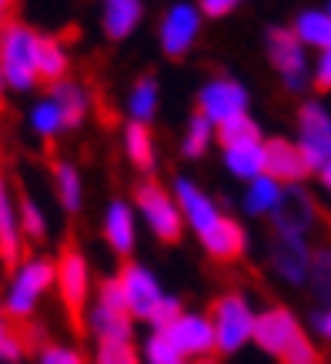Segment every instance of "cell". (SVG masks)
I'll return each mask as SVG.
<instances>
[{
    "label": "cell",
    "mask_w": 331,
    "mask_h": 364,
    "mask_svg": "<svg viewBox=\"0 0 331 364\" xmlns=\"http://www.w3.org/2000/svg\"><path fill=\"white\" fill-rule=\"evenodd\" d=\"M33 364H90V358L80 351L78 344H67V341H51L47 338L37 354H33Z\"/></svg>",
    "instance_id": "38"
},
{
    "label": "cell",
    "mask_w": 331,
    "mask_h": 364,
    "mask_svg": "<svg viewBox=\"0 0 331 364\" xmlns=\"http://www.w3.org/2000/svg\"><path fill=\"white\" fill-rule=\"evenodd\" d=\"M311 254H315V241H305L295 234L271 231L265 241V264L271 277L281 281L285 287H295V291H305V284H308Z\"/></svg>",
    "instance_id": "10"
},
{
    "label": "cell",
    "mask_w": 331,
    "mask_h": 364,
    "mask_svg": "<svg viewBox=\"0 0 331 364\" xmlns=\"http://www.w3.org/2000/svg\"><path fill=\"white\" fill-rule=\"evenodd\" d=\"M194 114L221 127L234 117L251 114V90L244 87L241 77H234L228 70H214L201 80L198 94H194Z\"/></svg>",
    "instance_id": "6"
},
{
    "label": "cell",
    "mask_w": 331,
    "mask_h": 364,
    "mask_svg": "<svg viewBox=\"0 0 331 364\" xmlns=\"http://www.w3.org/2000/svg\"><path fill=\"white\" fill-rule=\"evenodd\" d=\"M27 257V241L21 231V218H17V194L11 191L7 171L0 164V267L11 277Z\"/></svg>",
    "instance_id": "19"
},
{
    "label": "cell",
    "mask_w": 331,
    "mask_h": 364,
    "mask_svg": "<svg viewBox=\"0 0 331 364\" xmlns=\"http://www.w3.org/2000/svg\"><path fill=\"white\" fill-rule=\"evenodd\" d=\"M47 97L61 107L67 131L84 127V121L90 117V94H88V87H84L80 80H74V77L61 80V84H54V87H47Z\"/></svg>",
    "instance_id": "26"
},
{
    "label": "cell",
    "mask_w": 331,
    "mask_h": 364,
    "mask_svg": "<svg viewBox=\"0 0 331 364\" xmlns=\"http://www.w3.org/2000/svg\"><path fill=\"white\" fill-rule=\"evenodd\" d=\"M305 291H308V298L315 301V308H331V244L328 241L315 244Z\"/></svg>",
    "instance_id": "31"
},
{
    "label": "cell",
    "mask_w": 331,
    "mask_h": 364,
    "mask_svg": "<svg viewBox=\"0 0 331 364\" xmlns=\"http://www.w3.org/2000/svg\"><path fill=\"white\" fill-rule=\"evenodd\" d=\"M221 164L224 171L241 181V184H251L265 174V144L258 147H234V151H221Z\"/></svg>",
    "instance_id": "33"
},
{
    "label": "cell",
    "mask_w": 331,
    "mask_h": 364,
    "mask_svg": "<svg viewBox=\"0 0 331 364\" xmlns=\"http://www.w3.org/2000/svg\"><path fill=\"white\" fill-rule=\"evenodd\" d=\"M321 228H325V208H321V200L308 188H288L285 198H281V208L271 218V231L295 234V237L311 241Z\"/></svg>",
    "instance_id": "14"
},
{
    "label": "cell",
    "mask_w": 331,
    "mask_h": 364,
    "mask_svg": "<svg viewBox=\"0 0 331 364\" xmlns=\"http://www.w3.org/2000/svg\"><path fill=\"white\" fill-rule=\"evenodd\" d=\"M201 241V251H204V257H208L211 264L218 267H234L241 264L244 257H248V251H251V237H248V228H244L234 214H224L214 228H211L204 237H198Z\"/></svg>",
    "instance_id": "17"
},
{
    "label": "cell",
    "mask_w": 331,
    "mask_h": 364,
    "mask_svg": "<svg viewBox=\"0 0 331 364\" xmlns=\"http://www.w3.org/2000/svg\"><path fill=\"white\" fill-rule=\"evenodd\" d=\"M17 21V4H11V0H0V31L7 27V23Z\"/></svg>",
    "instance_id": "43"
},
{
    "label": "cell",
    "mask_w": 331,
    "mask_h": 364,
    "mask_svg": "<svg viewBox=\"0 0 331 364\" xmlns=\"http://www.w3.org/2000/svg\"><path fill=\"white\" fill-rule=\"evenodd\" d=\"M184 298L181 294H167L164 301H161V308L154 311V318L147 321L151 324V331H171L177 321H181V314H184Z\"/></svg>",
    "instance_id": "39"
},
{
    "label": "cell",
    "mask_w": 331,
    "mask_h": 364,
    "mask_svg": "<svg viewBox=\"0 0 331 364\" xmlns=\"http://www.w3.org/2000/svg\"><path fill=\"white\" fill-rule=\"evenodd\" d=\"M141 358L144 364H184L181 351L174 348L171 334L167 331H151L144 338V348H141Z\"/></svg>",
    "instance_id": "37"
},
{
    "label": "cell",
    "mask_w": 331,
    "mask_h": 364,
    "mask_svg": "<svg viewBox=\"0 0 331 364\" xmlns=\"http://www.w3.org/2000/svg\"><path fill=\"white\" fill-rule=\"evenodd\" d=\"M325 364H331V361H325Z\"/></svg>",
    "instance_id": "47"
},
{
    "label": "cell",
    "mask_w": 331,
    "mask_h": 364,
    "mask_svg": "<svg viewBox=\"0 0 331 364\" xmlns=\"http://www.w3.org/2000/svg\"><path fill=\"white\" fill-rule=\"evenodd\" d=\"M201 31H204V17H201L198 4H184V0L167 4L157 17V50L164 60L177 64L198 47Z\"/></svg>",
    "instance_id": "9"
},
{
    "label": "cell",
    "mask_w": 331,
    "mask_h": 364,
    "mask_svg": "<svg viewBox=\"0 0 331 364\" xmlns=\"http://www.w3.org/2000/svg\"><path fill=\"white\" fill-rule=\"evenodd\" d=\"M218 144V127L211 121H204L201 114H191L184 121V131H181V141H177V154L188 164H198L211 154V147Z\"/></svg>",
    "instance_id": "30"
},
{
    "label": "cell",
    "mask_w": 331,
    "mask_h": 364,
    "mask_svg": "<svg viewBox=\"0 0 331 364\" xmlns=\"http://www.w3.org/2000/svg\"><path fill=\"white\" fill-rule=\"evenodd\" d=\"M171 191H174L177 198V208H181V214H184V224H188L191 234H198V237H204V234L214 228V224L228 214V210H221V204L214 198H211L208 191L201 188L194 177L188 174H177L174 181H171Z\"/></svg>",
    "instance_id": "15"
},
{
    "label": "cell",
    "mask_w": 331,
    "mask_h": 364,
    "mask_svg": "<svg viewBox=\"0 0 331 364\" xmlns=\"http://www.w3.org/2000/svg\"><path fill=\"white\" fill-rule=\"evenodd\" d=\"M208 318L214 324V338H218V358L228 361L234 354H241L248 344H254V321L258 308L241 287H224L218 291L208 304Z\"/></svg>",
    "instance_id": "4"
},
{
    "label": "cell",
    "mask_w": 331,
    "mask_h": 364,
    "mask_svg": "<svg viewBox=\"0 0 331 364\" xmlns=\"http://www.w3.org/2000/svg\"><path fill=\"white\" fill-rule=\"evenodd\" d=\"M44 341L47 338L33 334V324H21L0 311V364H23V358H33Z\"/></svg>",
    "instance_id": "23"
},
{
    "label": "cell",
    "mask_w": 331,
    "mask_h": 364,
    "mask_svg": "<svg viewBox=\"0 0 331 364\" xmlns=\"http://www.w3.org/2000/svg\"><path fill=\"white\" fill-rule=\"evenodd\" d=\"M124 111H127V121L154 127V117L161 114V77L154 70H141L131 80V87L124 94Z\"/></svg>",
    "instance_id": "22"
},
{
    "label": "cell",
    "mask_w": 331,
    "mask_h": 364,
    "mask_svg": "<svg viewBox=\"0 0 331 364\" xmlns=\"http://www.w3.org/2000/svg\"><path fill=\"white\" fill-rule=\"evenodd\" d=\"M134 324L137 321L127 311L117 274L100 277L94 287V301H90L88 334H94V341H134Z\"/></svg>",
    "instance_id": "8"
},
{
    "label": "cell",
    "mask_w": 331,
    "mask_h": 364,
    "mask_svg": "<svg viewBox=\"0 0 331 364\" xmlns=\"http://www.w3.org/2000/svg\"><path fill=\"white\" fill-rule=\"evenodd\" d=\"M295 141H298L301 154L308 157L311 174H318L331 161V111L318 97L298 104V111H295Z\"/></svg>",
    "instance_id": "12"
},
{
    "label": "cell",
    "mask_w": 331,
    "mask_h": 364,
    "mask_svg": "<svg viewBox=\"0 0 331 364\" xmlns=\"http://www.w3.org/2000/svg\"><path fill=\"white\" fill-rule=\"evenodd\" d=\"M57 264V301H61V314H64L67 328L78 334H88V314H90V301H94V271H90V261L84 247L78 244L74 234H67L61 247L54 254Z\"/></svg>",
    "instance_id": "1"
},
{
    "label": "cell",
    "mask_w": 331,
    "mask_h": 364,
    "mask_svg": "<svg viewBox=\"0 0 331 364\" xmlns=\"http://www.w3.org/2000/svg\"><path fill=\"white\" fill-rule=\"evenodd\" d=\"M285 191L275 177L261 174L258 181L251 184H244V194H241V210L254 221H271L275 218V210L281 208V198H285Z\"/></svg>",
    "instance_id": "28"
},
{
    "label": "cell",
    "mask_w": 331,
    "mask_h": 364,
    "mask_svg": "<svg viewBox=\"0 0 331 364\" xmlns=\"http://www.w3.org/2000/svg\"><path fill=\"white\" fill-rule=\"evenodd\" d=\"M117 284H121V294L127 301V311H131L134 321H147L154 318V311L161 308V301L167 298V291L161 287V277L151 264H144V261H124L117 271Z\"/></svg>",
    "instance_id": "11"
},
{
    "label": "cell",
    "mask_w": 331,
    "mask_h": 364,
    "mask_svg": "<svg viewBox=\"0 0 331 364\" xmlns=\"http://www.w3.org/2000/svg\"><path fill=\"white\" fill-rule=\"evenodd\" d=\"M17 218H21V231L27 244H47L51 237V228H47V214L37 200L27 194V188H17Z\"/></svg>",
    "instance_id": "35"
},
{
    "label": "cell",
    "mask_w": 331,
    "mask_h": 364,
    "mask_svg": "<svg viewBox=\"0 0 331 364\" xmlns=\"http://www.w3.org/2000/svg\"><path fill=\"white\" fill-rule=\"evenodd\" d=\"M100 241L107 244V251L121 264L134 261V251H137V210H134L131 200H107V208L100 214Z\"/></svg>",
    "instance_id": "18"
},
{
    "label": "cell",
    "mask_w": 331,
    "mask_h": 364,
    "mask_svg": "<svg viewBox=\"0 0 331 364\" xmlns=\"http://www.w3.org/2000/svg\"><path fill=\"white\" fill-rule=\"evenodd\" d=\"M37 77L44 87H54L61 80L70 77V54L61 37L54 33H41V47H37Z\"/></svg>",
    "instance_id": "29"
},
{
    "label": "cell",
    "mask_w": 331,
    "mask_h": 364,
    "mask_svg": "<svg viewBox=\"0 0 331 364\" xmlns=\"http://www.w3.org/2000/svg\"><path fill=\"white\" fill-rule=\"evenodd\" d=\"M311 90H315L318 97L331 94V47H325V50L315 54V60H311Z\"/></svg>",
    "instance_id": "40"
},
{
    "label": "cell",
    "mask_w": 331,
    "mask_h": 364,
    "mask_svg": "<svg viewBox=\"0 0 331 364\" xmlns=\"http://www.w3.org/2000/svg\"><path fill=\"white\" fill-rule=\"evenodd\" d=\"M37 47H41V31L31 27L27 21H21V17L0 31V70H4L7 90L31 94V90L41 87Z\"/></svg>",
    "instance_id": "5"
},
{
    "label": "cell",
    "mask_w": 331,
    "mask_h": 364,
    "mask_svg": "<svg viewBox=\"0 0 331 364\" xmlns=\"http://www.w3.org/2000/svg\"><path fill=\"white\" fill-rule=\"evenodd\" d=\"M27 124H31L33 137H37V141H44L47 147H51L61 134H67L64 114H61V107H57L47 94H44V97H37L31 104V111H27Z\"/></svg>",
    "instance_id": "32"
},
{
    "label": "cell",
    "mask_w": 331,
    "mask_h": 364,
    "mask_svg": "<svg viewBox=\"0 0 331 364\" xmlns=\"http://www.w3.org/2000/svg\"><path fill=\"white\" fill-rule=\"evenodd\" d=\"M265 174L275 177L281 188H305V181L315 177L311 174L308 157L301 154L298 141H295V137H285V134L265 141Z\"/></svg>",
    "instance_id": "20"
},
{
    "label": "cell",
    "mask_w": 331,
    "mask_h": 364,
    "mask_svg": "<svg viewBox=\"0 0 331 364\" xmlns=\"http://www.w3.org/2000/svg\"><path fill=\"white\" fill-rule=\"evenodd\" d=\"M90 364H144V358L134 341H98Z\"/></svg>",
    "instance_id": "36"
},
{
    "label": "cell",
    "mask_w": 331,
    "mask_h": 364,
    "mask_svg": "<svg viewBox=\"0 0 331 364\" xmlns=\"http://www.w3.org/2000/svg\"><path fill=\"white\" fill-rule=\"evenodd\" d=\"M184 364H188V361H184Z\"/></svg>",
    "instance_id": "48"
},
{
    "label": "cell",
    "mask_w": 331,
    "mask_h": 364,
    "mask_svg": "<svg viewBox=\"0 0 331 364\" xmlns=\"http://www.w3.org/2000/svg\"><path fill=\"white\" fill-rule=\"evenodd\" d=\"M131 204L137 210V218L144 221L147 234L154 237L157 244L164 247H177L188 234V224H184V214L177 208L174 191L161 184L157 177H137L131 188Z\"/></svg>",
    "instance_id": "3"
},
{
    "label": "cell",
    "mask_w": 331,
    "mask_h": 364,
    "mask_svg": "<svg viewBox=\"0 0 331 364\" xmlns=\"http://www.w3.org/2000/svg\"><path fill=\"white\" fill-rule=\"evenodd\" d=\"M0 111H4V100H0Z\"/></svg>",
    "instance_id": "45"
},
{
    "label": "cell",
    "mask_w": 331,
    "mask_h": 364,
    "mask_svg": "<svg viewBox=\"0 0 331 364\" xmlns=\"http://www.w3.org/2000/svg\"><path fill=\"white\" fill-rule=\"evenodd\" d=\"M288 27L295 31V37L301 41L305 50L321 54L325 47H331V14H328V7H301V11L291 17Z\"/></svg>",
    "instance_id": "27"
},
{
    "label": "cell",
    "mask_w": 331,
    "mask_h": 364,
    "mask_svg": "<svg viewBox=\"0 0 331 364\" xmlns=\"http://www.w3.org/2000/svg\"><path fill=\"white\" fill-rule=\"evenodd\" d=\"M328 14H331V4H328Z\"/></svg>",
    "instance_id": "46"
},
{
    "label": "cell",
    "mask_w": 331,
    "mask_h": 364,
    "mask_svg": "<svg viewBox=\"0 0 331 364\" xmlns=\"http://www.w3.org/2000/svg\"><path fill=\"white\" fill-rule=\"evenodd\" d=\"M121 151H124V157H127V164L141 177L157 174V134L151 124H134V121L124 124Z\"/></svg>",
    "instance_id": "21"
},
{
    "label": "cell",
    "mask_w": 331,
    "mask_h": 364,
    "mask_svg": "<svg viewBox=\"0 0 331 364\" xmlns=\"http://www.w3.org/2000/svg\"><path fill=\"white\" fill-rule=\"evenodd\" d=\"M51 184H54V198L64 214H80L84 210V177L80 167L67 157H54L51 161Z\"/></svg>",
    "instance_id": "25"
},
{
    "label": "cell",
    "mask_w": 331,
    "mask_h": 364,
    "mask_svg": "<svg viewBox=\"0 0 331 364\" xmlns=\"http://www.w3.org/2000/svg\"><path fill=\"white\" fill-rule=\"evenodd\" d=\"M144 23V4L141 0H107L100 7V31L110 44H124L127 37Z\"/></svg>",
    "instance_id": "24"
},
{
    "label": "cell",
    "mask_w": 331,
    "mask_h": 364,
    "mask_svg": "<svg viewBox=\"0 0 331 364\" xmlns=\"http://www.w3.org/2000/svg\"><path fill=\"white\" fill-rule=\"evenodd\" d=\"M308 331L318 344H331V308H315L311 311Z\"/></svg>",
    "instance_id": "42"
},
{
    "label": "cell",
    "mask_w": 331,
    "mask_h": 364,
    "mask_svg": "<svg viewBox=\"0 0 331 364\" xmlns=\"http://www.w3.org/2000/svg\"><path fill=\"white\" fill-rule=\"evenodd\" d=\"M268 134L261 131V124L254 121L251 114H244V117H234V121L221 124L218 127V147L221 151H234V147H258V144H265Z\"/></svg>",
    "instance_id": "34"
},
{
    "label": "cell",
    "mask_w": 331,
    "mask_h": 364,
    "mask_svg": "<svg viewBox=\"0 0 331 364\" xmlns=\"http://www.w3.org/2000/svg\"><path fill=\"white\" fill-rule=\"evenodd\" d=\"M167 334H171L174 348L181 351V358L188 364L218 358V338H214V324H211L208 311H184L181 321H177Z\"/></svg>",
    "instance_id": "16"
},
{
    "label": "cell",
    "mask_w": 331,
    "mask_h": 364,
    "mask_svg": "<svg viewBox=\"0 0 331 364\" xmlns=\"http://www.w3.org/2000/svg\"><path fill=\"white\" fill-rule=\"evenodd\" d=\"M198 11L204 21H224V17H231V14L241 11V4H238V0H201Z\"/></svg>",
    "instance_id": "41"
},
{
    "label": "cell",
    "mask_w": 331,
    "mask_h": 364,
    "mask_svg": "<svg viewBox=\"0 0 331 364\" xmlns=\"http://www.w3.org/2000/svg\"><path fill=\"white\" fill-rule=\"evenodd\" d=\"M315 181H318V188H321V191H325V194H328V198H331V161H328V164H325V167H321L318 174H315Z\"/></svg>",
    "instance_id": "44"
},
{
    "label": "cell",
    "mask_w": 331,
    "mask_h": 364,
    "mask_svg": "<svg viewBox=\"0 0 331 364\" xmlns=\"http://www.w3.org/2000/svg\"><path fill=\"white\" fill-rule=\"evenodd\" d=\"M265 57L268 67L275 70L288 94L311 90V60L308 50L301 47L295 31L288 23H268L265 27Z\"/></svg>",
    "instance_id": "7"
},
{
    "label": "cell",
    "mask_w": 331,
    "mask_h": 364,
    "mask_svg": "<svg viewBox=\"0 0 331 364\" xmlns=\"http://www.w3.org/2000/svg\"><path fill=\"white\" fill-rule=\"evenodd\" d=\"M305 334H308V328L301 324V318L288 304H268V308L258 311V321H254V348L265 351L268 358L278 361Z\"/></svg>",
    "instance_id": "13"
},
{
    "label": "cell",
    "mask_w": 331,
    "mask_h": 364,
    "mask_svg": "<svg viewBox=\"0 0 331 364\" xmlns=\"http://www.w3.org/2000/svg\"><path fill=\"white\" fill-rule=\"evenodd\" d=\"M57 284V264L47 254H27L23 264L7 277L4 294H0V311L11 314L21 324H33L41 301L54 291Z\"/></svg>",
    "instance_id": "2"
}]
</instances>
